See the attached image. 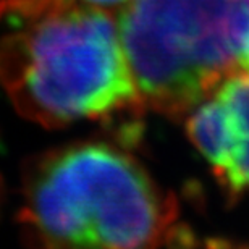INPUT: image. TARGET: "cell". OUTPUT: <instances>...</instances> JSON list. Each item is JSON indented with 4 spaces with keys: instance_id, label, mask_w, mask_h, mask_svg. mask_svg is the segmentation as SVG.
<instances>
[{
    "instance_id": "6da1fadb",
    "label": "cell",
    "mask_w": 249,
    "mask_h": 249,
    "mask_svg": "<svg viewBox=\"0 0 249 249\" xmlns=\"http://www.w3.org/2000/svg\"><path fill=\"white\" fill-rule=\"evenodd\" d=\"M34 17L31 26L0 46V79L24 115L62 126L139 101L108 15L92 5L65 3Z\"/></svg>"
},
{
    "instance_id": "7a4b0ae2",
    "label": "cell",
    "mask_w": 249,
    "mask_h": 249,
    "mask_svg": "<svg viewBox=\"0 0 249 249\" xmlns=\"http://www.w3.org/2000/svg\"><path fill=\"white\" fill-rule=\"evenodd\" d=\"M24 215L52 246L142 248L170 236L175 211L133 157L88 142L42 159L29 177Z\"/></svg>"
},
{
    "instance_id": "3957f363",
    "label": "cell",
    "mask_w": 249,
    "mask_h": 249,
    "mask_svg": "<svg viewBox=\"0 0 249 249\" xmlns=\"http://www.w3.org/2000/svg\"><path fill=\"white\" fill-rule=\"evenodd\" d=\"M118 34L139 97L162 113L183 115L235 71L241 3L129 0Z\"/></svg>"
},
{
    "instance_id": "277c9868",
    "label": "cell",
    "mask_w": 249,
    "mask_h": 249,
    "mask_svg": "<svg viewBox=\"0 0 249 249\" xmlns=\"http://www.w3.org/2000/svg\"><path fill=\"white\" fill-rule=\"evenodd\" d=\"M225 112V149L213 173L231 194L249 193V71H233L215 91Z\"/></svg>"
},
{
    "instance_id": "5b68a950",
    "label": "cell",
    "mask_w": 249,
    "mask_h": 249,
    "mask_svg": "<svg viewBox=\"0 0 249 249\" xmlns=\"http://www.w3.org/2000/svg\"><path fill=\"white\" fill-rule=\"evenodd\" d=\"M241 3V39H240V67L249 71V0Z\"/></svg>"
},
{
    "instance_id": "8992f818",
    "label": "cell",
    "mask_w": 249,
    "mask_h": 249,
    "mask_svg": "<svg viewBox=\"0 0 249 249\" xmlns=\"http://www.w3.org/2000/svg\"><path fill=\"white\" fill-rule=\"evenodd\" d=\"M47 2L53 5H63V3H73L74 0H47ZM79 2L86 5H94V7H112V5L123 3L126 0H79Z\"/></svg>"
}]
</instances>
